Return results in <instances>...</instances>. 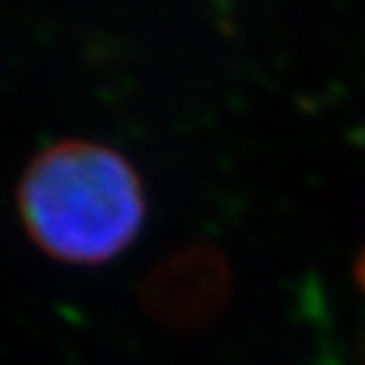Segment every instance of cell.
<instances>
[{"mask_svg":"<svg viewBox=\"0 0 365 365\" xmlns=\"http://www.w3.org/2000/svg\"><path fill=\"white\" fill-rule=\"evenodd\" d=\"M355 282H358V287L365 292V249L360 251L358 262H355Z\"/></svg>","mask_w":365,"mask_h":365,"instance_id":"3957f363","label":"cell"},{"mask_svg":"<svg viewBox=\"0 0 365 365\" xmlns=\"http://www.w3.org/2000/svg\"><path fill=\"white\" fill-rule=\"evenodd\" d=\"M231 299V272L221 249L193 244L178 249L143 282V307L173 332H200L213 325Z\"/></svg>","mask_w":365,"mask_h":365,"instance_id":"7a4b0ae2","label":"cell"},{"mask_svg":"<svg viewBox=\"0 0 365 365\" xmlns=\"http://www.w3.org/2000/svg\"><path fill=\"white\" fill-rule=\"evenodd\" d=\"M18 208L34 244L66 264H102L135 241L145 190L120 153L68 140L46 148L23 173Z\"/></svg>","mask_w":365,"mask_h":365,"instance_id":"6da1fadb","label":"cell"}]
</instances>
